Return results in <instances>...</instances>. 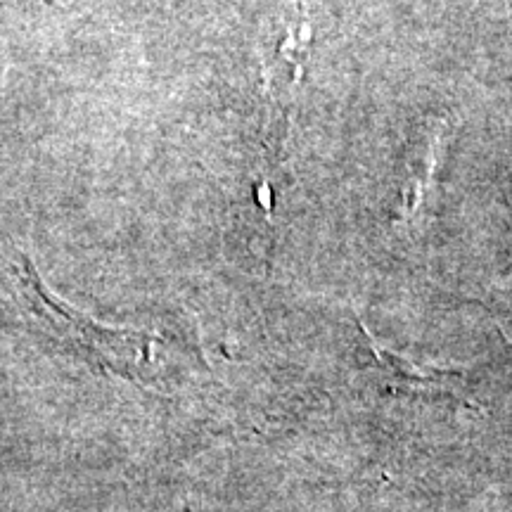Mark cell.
<instances>
[{
    "label": "cell",
    "instance_id": "7a4b0ae2",
    "mask_svg": "<svg viewBox=\"0 0 512 512\" xmlns=\"http://www.w3.org/2000/svg\"><path fill=\"white\" fill-rule=\"evenodd\" d=\"M448 124L432 119L415 131L403 157V171L396 188V226L418 235L434 216L439 195V169L444 162Z\"/></svg>",
    "mask_w": 512,
    "mask_h": 512
},
{
    "label": "cell",
    "instance_id": "6da1fadb",
    "mask_svg": "<svg viewBox=\"0 0 512 512\" xmlns=\"http://www.w3.org/2000/svg\"><path fill=\"white\" fill-rule=\"evenodd\" d=\"M17 285L29 311L38 316V320H43L55 335L67 337L79 349L93 354L100 366L133 377L150 361V337L143 332L107 328V325L95 323L93 318L74 311L72 306L57 299V294L55 297L50 294L27 256L17 268Z\"/></svg>",
    "mask_w": 512,
    "mask_h": 512
}]
</instances>
